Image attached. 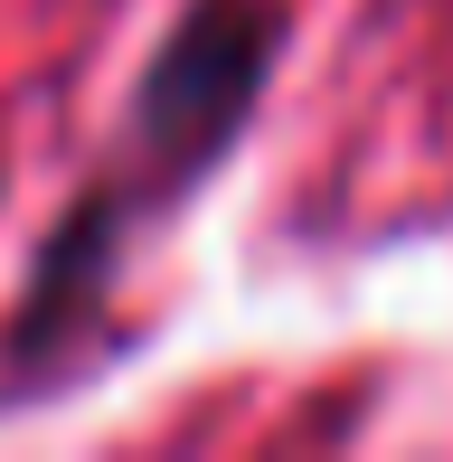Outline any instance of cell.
I'll return each instance as SVG.
<instances>
[{"instance_id":"1","label":"cell","mask_w":453,"mask_h":462,"mask_svg":"<svg viewBox=\"0 0 453 462\" xmlns=\"http://www.w3.org/2000/svg\"><path fill=\"white\" fill-rule=\"evenodd\" d=\"M283 48L274 0H199L171 29V48L142 76V161L161 189H190L208 161L236 142V123L255 114V86Z\"/></svg>"}]
</instances>
